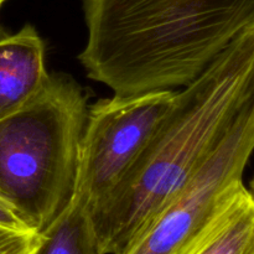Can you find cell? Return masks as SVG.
I'll list each match as a JSON object with an SVG mask.
<instances>
[{
	"label": "cell",
	"instance_id": "obj_4",
	"mask_svg": "<svg viewBox=\"0 0 254 254\" xmlns=\"http://www.w3.org/2000/svg\"><path fill=\"white\" fill-rule=\"evenodd\" d=\"M175 89L103 98L88 107L73 201L91 213L123 180L176 98Z\"/></svg>",
	"mask_w": 254,
	"mask_h": 254
},
{
	"label": "cell",
	"instance_id": "obj_10",
	"mask_svg": "<svg viewBox=\"0 0 254 254\" xmlns=\"http://www.w3.org/2000/svg\"><path fill=\"white\" fill-rule=\"evenodd\" d=\"M0 226L19 231H32L22 220L16 208L2 195L1 191H0Z\"/></svg>",
	"mask_w": 254,
	"mask_h": 254
},
{
	"label": "cell",
	"instance_id": "obj_12",
	"mask_svg": "<svg viewBox=\"0 0 254 254\" xmlns=\"http://www.w3.org/2000/svg\"><path fill=\"white\" fill-rule=\"evenodd\" d=\"M5 1H6V0H0V6H1V5H2V4H4V2H5Z\"/></svg>",
	"mask_w": 254,
	"mask_h": 254
},
{
	"label": "cell",
	"instance_id": "obj_8",
	"mask_svg": "<svg viewBox=\"0 0 254 254\" xmlns=\"http://www.w3.org/2000/svg\"><path fill=\"white\" fill-rule=\"evenodd\" d=\"M36 254H103L88 211L72 201L42 231Z\"/></svg>",
	"mask_w": 254,
	"mask_h": 254
},
{
	"label": "cell",
	"instance_id": "obj_9",
	"mask_svg": "<svg viewBox=\"0 0 254 254\" xmlns=\"http://www.w3.org/2000/svg\"><path fill=\"white\" fill-rule=\"evenodd\" d=\"M41 233L0 226V254H36Z\"/></svg>",
	"mask_w": 254,
	"mask_h": 254
},
{
	"label": "cell",
	"instance_id": "obj_6",
	"mask_svg": "<svg viewBox=\"0 0 254 254\" xmlns=\"http://www.w3.org/2000/svg\"><path fill=\"white\" fill-rule=\"evenodd\" d=\"M45 44L31 25L0 39V121L29 103L49 81Z\"/></svg>",
	"mask_w": 254,
	"mask_h": 254
},
{
	"label": "cell",
	"instance_id": "obj_7",
	"mask_svg": "<svg viewBox=\"0 0 254 254\" xmlns=\"http://www.w3.org/2000/svg\"><path fill=\"white\" fill-rule=\"evenodd\" d=\"M186 254H254V201L245 184L226 198Z\"/></svg>",
	"mask_w": 254,
	"mask_h": 254
},
{
	"label": "cell",
	"instance_id": "obj_2",
	"mask_svg": "<svg viewBox=\"0 0 254 254\" xmlns=\"http://www.w3.org/2000/svg\"><path fill=\"white\" fill-rule=\"evenodd\" d=\"M87 76L113 94L192 82L254 22V0H83Z\"/></svg>",
	"mask_w": 254,
	"mask_h": 254
},
{
	"label": "cell",
	"instance_id": "obj_5",
	"mask_svg": "<svg viewBox=\"0 0 254 254\" xmlns=\"http://www.w3.org/2000/svg\"><path fill=\"white\" fill-rule=\"evenodd\" d=\"M254 153V101L124 254H186L226 198L243 185Z\"/></svg>",
	"mask_w": 254,
	"mask_h": 254
},
{
	"label": "cell",
	"instance_id": "obj_3",
	"mask_svg": "<svg viewBox=\"0 0 254 254\" xmlns=\"http://www.w3.org/2000/svg\"><path fill=\"white\" fill-rule=\"evenodd\" d=\"M87 99L64 74H50L22 108L0 121V191L35 232L73 201Z\"/></svg>",
	"mask_w": 254,
	"mask_h": 254
},
{
	"label": "cell",
	"instance_id": "obj_1",
	"mask_svg": "<svg viewBox=\"0 0 254 254\" xmlns=\"http://www.w3.org/2000/svg\"><path fill=\"white\" fill-rule=\"evenodd\" d=\"M254 101V22L192 82L123 180L89 216L103 254H124Z\"/></svg>",
	"mask_w": 254,
	"mask_h": 254
},
{
	"label": "cell",
	"instance_id": "obj_11",
	"mask_svg": "<svg viewBox=\"0 0 254 254\" xmlns=\"http://www.w3.org/2000/svg\"><path fill=\"white\" fill-rule=\"evenodd\" d=\"M248 191H250L251 196H252V198H253V201H254V178L252 179V180H251L250 188H248Z\"/></svg>",
	"mask_w": 254,
	"mask_h": 254
}]
</instances>
